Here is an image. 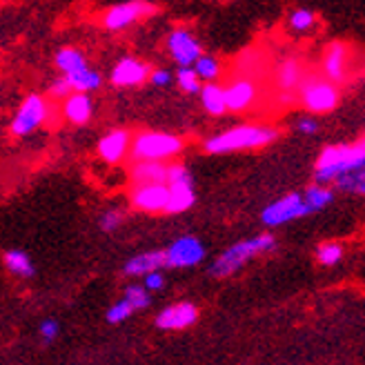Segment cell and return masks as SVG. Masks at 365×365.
<instances>
[{
    "label": "cell",
    "instance_id": "obj_1",
    "mask_svg": "<svg viewBox=\"0 0 365 365\" xmlns=\"http://www.w3.org/2000/svg\"><path fill=\"white\" fill-rule=\"evenodd\" d=\"M361 168H365V136L348 145H327L317 158L314 178L319 182H336Z\"/></svg>",
    "mask_w": 365,
    "mask_h": 365
},
{
    "label": "cell",
    "instance_id": "obj_2",
    "mask_svg": "<svg viewBox=\"0 0 365 365\" xmlns=\"http://www.w3.org/2000/svg\"><path fill=\"white\" fill-rule=\"evenodd\" d=\"M279 132L274 127L263 125H239L232 130L218 134L205 143V152L210 154H230L241 150H259L265 148L272 140H277Z\"/></svg>",
    "mask_w": 365,
    "mask_h": 365
},
{
    "label": "cell",
    "instance_id": "obj_3",
    "mask_svg": "<svg viewBox=\"0 0 365 365\" xmlns=\"http://www.w3.org/2000/svg\"><path fill=\"white\" fill-rule=\"evenodd\" d=\"M274 247H277V241H274L272 234H261V236H254V239L241 241V243L232 245L230 250H225L221 257L212 263L210 274L216 279L232 277L236 269H241L250 259L257 257V254L269 252Z\"/></svg>",
    "mask_w": 365,
    "mask_h": 365
},
{
    "label": "cell",
    "instance_id": "obj_4",
    "mask_svg": "<svg viewBox=\"0 0 365 365\" xmlns=\"http://www.w3.org/2000/svg\"><path fill=\"white\" fill-rule=\"evenodd\" d=\"M182 150V140L165 132H140L132 138V158L136 163H165Z\"/></svg>",
    "mask_w": 365,
    "mask_h": 365
},
{
    "label": "cell",
    "instance_id": "obj_5",
    "mask_svg": "<svg viewBox=\"0 0 365 365\" xmlns=\"http://www.w3.org/2000/svg\"><path fill=\"white\" fill-rule=\"evenodd\" d=\"M301 103L305 109H309L312 114H325L332 112V109L339 105V89L334 83H330L323 76H307L301 83Z\"/></svg>",
    "mask_w": 365,
    "mask_h": 365
},
{
    "label": "cell",
    "instance_id": "obj_6",
    "mask_svg": "<svg viewBox=\"0 0 365 365\" xmlns=\"http://www.w3.org/2000/svg\"><path fill=\"white\" fill-rule=\"evenodd\" d=\"M47 116H49V105L45 103V98H41L38 94H31L21 103L18 112L14 114L11 123H9V132H11V136H18V138L27 136L34 130H38V127L47 120Z\"/></svg>",
    "mask_w": 365,
    "mask_h": 365
},
{
    "label": "cell",
    "instance_id": "obj_7",
    "mask_svg": "<svg viewBox=\"0 0 365 365\" xmlns=\"http://www.w3.org/2000/svg\"><path fill=\"white\" fill-rule=\"evenodd\" d=\"M307 214H312V210L305 203V198L301 194H287L279 200H274V203H269L263 210L261 221L267 227H277L287 221H294V218H303Z\"/></svg>",
    "mask_w": 365,
    "mask_h": 365
},
{
    "label": "cell",
    "instance_id": "obj_8",
    "mask_svg": "<svg viewBox=\"0 0 365 365\" xmlns=\"http://www.w3.org/2000/svg\"><path fill=\"white\" fill-rule=\"evenodd\" d=\"M156 11V5L152 3H140V0H134V3H123L116 7H109L103 14V27L109 31H120L125 27H130L132 23L140 21V18H148Z\"/></svg>",
    "mask_w": 365,
    "mask_h": 365
},
{
    "label": "cell",
    "instance_id": "obj_9",
    "mask_svg": "<svg viewBox=\"0 0 365 365\" xmlns=\"http://www.w3.org/2000/svg\"><path fill=\"white\" fill-rule=\"evenodd\" d=\"M348 65H350V45L343 41H334L325 47L323 53V74L325 78L341 85L348 78Z\"/></svg>",
    "mask_w": 365,
    "mask_h": 365
},
{
    "label": "cell",
    "instance_id": "obj_10",
    "mask_svg": "<svg viewBox=\"0 0 365 365\" xmlns=\"http://www.w3.org/2000/svg\"><path fill=\"white\" fill-rule=\"evenodd\" d=\"M168 49L180 67H192L200 61V56H203L200 43L187 29H174L168 36Z\"/></svg>",
    "mask_w": 365,
    "mask_h": 365
},
{
    "label": "cell",
    "instance_id": "obj_11",
    "mask_svg": "<svg viewBox=\"0 0 365 365\" xmlns=\"http://www.w3.org/2000/svg\"><path fill=\"white\" fill-rule=\"evenodd\" d=\"M203 257L205 247L196 236H180L168 247V267H194Z\"/></svg>",
    "mask_w": 365,
    "mask_h": 365
},
{
    "label": "cell",
    "instance_id": "obj_12",
    "mask_svg": "<svg viewBox=\"0 0 365 365\" xmlns=\"http://www.w3.org/2000/svg\"><path fill=\"white\" fill-rule=\"evenodd\" d=\"M198 321V307L194 303H174L156 317L158 330H185Z\"/></svg>",
    "mask_w": 365,
    "mask_h": 365
},
{
    "label": "cell",
    "instance_id": "obj_13",
    "mask_svg": "<svg viewBox=\"0 0 365 365\" xmlns=\"http://www.w3.org/2000/svg\"><path fill=\"white\" fill-rule=\"evenodd\" d=\"M132 205L140 212H165L170 203V187L168 185H143L134 187L130 194Z\"/></svg>",
    "mask_w": 365,
    "mask_h": 365
},
{
    "label": "cell",
    "instance_id": "obj_14",
    "mask_svg": "<svg viewBox=\"0 0 365 365\" xmlns=\"http://www.w3.org/2000/svg\"><path fill=\"white\" fill-rule=\"evenodd\" d=\"M259 89L250 78H234L230 85H225V101H227V112H247V109L257 103Z\"/></svg>",
    "mask_w": 365,
    "mask_h": 365
},
{
    "label": "cell",
    "instance_id": "obj_15",
    "mask_svg": "<svg viewBox=\"0 0 365 365\" xmlns=\"http://www.w3.org/2000/svg\"><path fill=\"white\" fill-rule=\"evenodd\" d=\"M148 76H152L148 65L136 61V58L125 56L112 69V85H116V87H134V85H140L143 81H148Z\"/></svg>",
    "mask_w": 365,
    "mask_h": 365
},
{
    "label": "cell",
    "instance_id": "obj_16",
    "mask_svg": "<svg viewBox=\"0 0 365 365\" xmlns=\"http://www.w3.org/2000/svg\"><path fill=\"white\" fill-rule=\"evenodd\" d=\"M132 136L130 132L125 130H116V132H109L107 136L101 138L98 143V156L105 160V163H120L127 152H132Z\"/></svg>",
    "mask_w": 365,
    "mask_h": 365
},
{
    "label": "cell",
    "instance_id": "obj_17",
    "mask_svg": "<svg viewBox=\"0 0 365 365\" xmlns=\"http://www.w3.org/2000/svg\"><path fill=\"white\" fill-rule=\"evenodd\" d=\"M165 265H168V250H154V252H143L138 257H132L125 263L123 272L127 277H148V274H154Z\"/></svg>",
    "mask_w": 365,
    "mask_h": 365
},
{
    "label": "cell",
    "instance_id": "obj_18",
    "mask_svg": "<svg viewBox=\"0 0 365 365\" xmlns=\"http://www.w3.org/2000/svg\"><path fill=\"white\" fill-rule=\"evenodd\" d=\"M134 187L143 185H168L170 165L168 163H136L130 172Z\"/></svg>",
    "mask_w": 365,
    "mask_h": 365
},
{
    "label": "cell",
    "instance_id": "obj_19",
    "mask_svg": "<svg viewBox=\"0 0 365 365\" xmlns=\"http://www.w3.org/2000/svg\"><path fill=\"white\" fill-rule=\"evenodd\" d=\"M94 105L87 94H71L63 105V118L71 125H85L91 118Z\"/></svg>",
    "mask_w": 365,
    "mask_h": 365
},
{
    "label": "cell",
    "instance_id": "obj_20",
    "mask_svg": "<svg viewBox=\"0 0 365 365\" xmlns=\"http://www.w3.org/2000/svg\"><path fill=\"white\" fill-rule=\"evenodd\" d=\"M303 69H301V63L299 61H294V58H287V61H283L281 63V67L277 69V87L281 89V91H285V98H287V94L292 89H294L297 85H301L303 81Z\"/></svg>",
    "mask_w": 365,
    "mask_h": 365
},
{
    "label": "cell",
    "instance_id": "obj_21",
    "mask_svg": "<svg viewBox=\"0 0 365 365\" xmlns=\"http://www.w3.org/2000/svg\"><path fill=\"white\" fill-rule=\"evenodd\" d=\"M200 103L207 109V114L212 116H221L227 112V101H225V87L216 85V83H207L200 91Z\"/></svg>",
    "mask_w": 365,
    "mask_h": 365
},
{
    "label": "cell",
    "instance_id": "obj_22",
    "mask_svg": "<svg viewBox=\"0 0 365 365\" xmlns=\"http://www.w3.org/2000/svg\"><path fill=\"white\" fill-rule=\"evenodd\" d=\"M56 65H58V69L63 71L65 76L76 74V71H81V69H87V63H85L83 51H78V49H74V47H63V49L56 53Z\"/></svg>",
    "mask_w": 365,
    "mask_h": 365
},
{
    "label": "cell",
    "instance_id": "obj_23",
    "mask_svg": "<svg viewBox=\"0 0 365 365\" xmlns=\"http://www.w3.org/2000/svg\"><path fill=\"white\" fill-rule=\"evenodd\" d=\"M74 89V94H87V91H94L101 87V74L98 71H91V69H81L76 74L65 76Z\"/></svg>",
    "mask_w": 365,
    "mask_h": 365
},
{
    "label": "cell",
    "instance_id": "obj_24",
    "mask_svg": "<svg viewBox=\"0 0 365 365\" xmlns=\"http://www.w3.org/2000/svg\"><path fill=\"white\" fill-rule=\"evenodd\" d=\"M194 187H170V203H168V214H180L194 205Z\"/></svg>",
    "mask_w": 365,
    "mask_h": 365
},
{
    "label": "cell",
    "instance_id": "obj_25",
    "mask_svg": "<svg viewBox=\"0 0 365 365\" xmlns=\"http://www.w3.org/2000/svg\"><path fill=\"white\" fill-rule=\"evenodd\" d=\"M5 265L9 272H14L16 277H34V265H31V259L27 257L25 252L21 250H9L5 252Z\"/></svg>",
    "mask_w": 365,
    "mask_h": 365
},
{
    "label": "cell",
    "instance_id": "obj_26",
    "mask_svg": "<svg viewBox=\"0 0 365 365\" xmlns=\"http://www.w3.org/2000/svg\"><path fill=\"white\" fill-rule=\"evenodd\" d=\"M303 198H305V203L309 205V210L317 212V210H323V207H327L332 203L334 192L330 187H323V185H312V187H307Z\"/></svg>",
    "mask_w": 365,
    "mask_h": 365
},
{
    "label": "cell",
    "instance_id": "obj_27",
    "mask_svg": "<svg viewBox=\"0 0 365 365\" xmlns=\"http://www.w3.org/2000/svg\"><path fill=\"white\" fill-rule=\"evenodd\" d=\"M178 87L185 91V94H200L203 91V81L198 78V74L194 71V67H180L178 74H176Z\"/></svg>",
    "mask_w": 365,
    "mask_h": 365
},
{
    "label": "cell",
    "instance_id": "obj_28",
    "mask_svg": "<svg viewBox=\"0 0 365 365\" xmlns=\"http://www.w3.org/2000/svg\"><path fill=\"white\" fill-rule=\"evenodd\" d=\"M194 71L198 74L200 81L212 83V81L218 78V74H221V65H218V61L214 56H205V53H203V56H200V61L194 65Z\"/></svg>",
    "mask_w": 365,
    "mask_h": 365
},
{
    "label": "cell",
    "instance_id": "obj_29",
    "mask_svg": "<svg viewBox=\"0 0 365 365\" xmlns=\"http://www.w3.org/2000/svg\"><path fill=\"white\" fill-rule=\"evenodd\" d=\"M287 23H289V29H294V31H307V29L314 27L317 16H314V11H309V9H297V11L289 14Z\"/></svg>",
    "mask_w": 365,
    "mask_h": 365
},
{
    "label": "cell",
    "instance_id": "obj_30",
    "mask_svg": "<svg viewBox=\"0 0 365 365\" xmlns=\"http://www.w3.org/2000/svg\"><path fill=\"white\" fill-rule=\"evenodd\" d=\"M336 185L343 190V192H354V194H365V168L343 176L336 180Z\"/></svg>",
    "mask_w": 365,
    "mask_h": 365
},
{
    "label": "cell",
    "instance_id": "obj_31",
    "mask_svg": "<svg viewBox=\"0 0 365 365\" xmlns=\"http://www.w3.org/2000/svg\"><path fill=\"white\" fill-rule=\"evenodd\" d=\"M168 187H192V176L190 170L182 163H172L170 165V178Z\"/></svg>",
    "mask_w": 365,
    "mask_h": 365
},
{
    "label": "cell",
    "instance_id": "obj_32",
    "mask_svg": "<svg viewBox=\"0 0 365 365\" xmlns=\"http://www.w3.org/2000/svg\"><path fill=\"white\" fill-rule=\"evenodd\" d=\"M343 257V247L339 243H323L317 250V259L321 265H334Z\"/></svg>",
    "mask_w": 365,
    "mask_h": 365
},
{
    "label": "cell",
    "instance_id": "obj_33",
    "mask_svg": "<svg viewBox=\"0 0 365 365\" xmlns=\"http://www.w3.org/2000/svg\"><path fill=\"white\" fill-rule=\"evenodd\" d=\"M132 312H136V309L132 307V303L127 299H120L118 303H114L112 307L107 309V321L109 323H123L125 319H130Z\"/></svg>",
    "mask_w": 365,
    "mask_h": 365
},
{
    "label": "cell",
    "instance_id": "obj_34",
    "mask_svg": "<svg viewBox=\"0 0 365 365\" xmlns=\"http://www.w3.org/2000/svg\"><path fill=\"white\" fill-rule=\"evenodd\" d=\"M123 299L130 301L134 309H145V307L150 305V294H148V289H145V287H138V285L127 287Z\"/></svg>",
    "mask_w": 365,
    "mask_h": 365
},
{
    "label": "cell",
    "instance_id": "obj_35",
    "mask_svg": "<svg viewBox=\"0 0 365 365\" xmlns=\"http://www.w3.org/2000/svg\"><path fill=\"white\" fill-rule=\"evenodd\" d=\"M71 94H74V89H71L67 78H56V81L51 83V87H49V96L51 98H65L67 101Z\"/></svg>",
    "mask_w": 365,
    "mask_h": 365
},
{
    "label": "cell",
    "instance_id": "obj_36",
    "mask_svg": "<svg viewBox=\"0 0 365 365\" xmlns=\"http://www.w3.org/2000/svg\"><path fill=\"white\" fill-rule=\"evenodd\" d=\"M120 223H123V212H118V210H109L101 216V227L105 232H114Z\"/></svg>",
    "mask_w": 365,
    "mask_h": 365
},
{
    "label": "cell",
    "instance_id": "obj_37",
    "mask_svg": "<svg viewBox=\"0 0 365 365\" xmlns=\"http://www.w3.org/2000/svg\"><path fill=\"white\" fill-rule=\"evenodd\" d=\"M58 330H61V327H58V323L53 321V319H47V321L41 323V336L45 341H53V339H56Z\"/></svg>",
    "mask_w": 365,
    "mask_h": 365
},
{
    "label": "cell",
    "instance_id": "obj_38",
    "mask_svg": "<svg viewBox=\"0 0 365 365\" xmlns=\"http://www.w3.org/2000/svg\"><path fill=\"white\" fill-rule=\"evenodd\" d=\"M163 285H165V279H163L160 272H154V274H148V277H145V289L148 292H156Z\"/></svg>",
    "mask_w": 365,
    "mask_h": 365
},
{
    "label": "cell",
    "instance_id": "obj_39",
    "mask_svg": "<svg viewBox=\"0 0 365 365\" xmlns=\"http://www.w3.org/2000/svg\"><path fill=\"white\" fill-rule=\"evenodd\" d=\"M150 81H152L156 87H165V85H170L172 76H170V71H168V69H156V71H152Z\"/></svg>",
    "mask_w": 365,
    "mask_h": 365
},
{
    "label": "cell",
    "instance_id": "obj_40",
    "mask_svg": "<svg viewBox=\"0 0 365 365\" xmlns=\"http://www.w3.org/2000/svg\"><path fill=\"white\" fill-rule=\"evenodd\" d=\"M297 127L301 134H314L319 130V123H317V118H301L297 123Z\"/></svg>",
    "mask_w": 365,
    "mask_h": 365
}]
</instances>
